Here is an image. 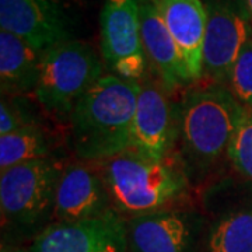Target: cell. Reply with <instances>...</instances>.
Returning <instances> with one entry per match:
<instances>
[{"label": "cell", "instance_id": "6da1fadb", "mask_svg": "<svg viewBox=\"0 0 252 252\" xmlns=\"http://www.w3.org/2000/svg\"><path fill=\"white\" fill-rule=\"evenodd\" d=\"M175 162L190 184L203 182L227 157L247 109L225 84L203 83L184 93Z\"/></svg>", "mask_w": 252, "mask_h": 252}, {"label": "cell", "instance_id": "7a4b0ae2", "mask_svg": "<svg viewBox=\"0 0 252 252\" xmlns=\"http://www.w3.org/2000/svg\"><path fill=\"white\" fill-rule=\"evenodd\" d=\"M140 81L104 74L69 117L70 144L84 162L105 161L130 147Z\"/></svg>", "mask_w": 252, "mask_h": 252}, {"label": "cell", "instance_id": "3957f363", "mask_svg": "<svg viewBox=\"0 0 252 252\" xmlns=\"http://www.w3.org/2000/svg\"><path fill=\"white\" fill-rule=\"evenodd\" d=\"M97 165L111 206L124 219L174 206L185 198L190 185L175 161L152 160L130 149Z\"/></svg>", "mask_w": 252, "mask_h": 252}, {"label": "cell", "instance_id": "277c9868", "mask_svg": "<svg viewBox=\"0 0 252 252\" xmlns=\"http://www.w3.org/2000/svg\"><path fill=\"white\" fill-rule=\"evenodd\" d=\"M63 167L56 157H45L0 172L3 225L36 237L52 224L56 187Z\"/></svg>", "mask_w": 252, "mask_h": 252}, {"label": "cell", "instance_id": "5b68a950", "mask_svg": "<svg viewBox=\"0 0 252 252\" xmlns=\"http://www.w3.org/2000/svg\"><path fill=\"white\" fill-rule=\"evenodd\" d=\"M104 76V66L93 46L72 39L42 54L34 97L48 115L69 121L77 101Z\"/></svg>", "mask_w": 252, "mask_h": 252}, {"label": "cell", "instance_id": "8992f818", "mask_svg": "<svg viewBox=\"0 0 252 252\" xmlns=\"http://www.w3.org/2000/svg\"><path fill=\"white\" fill-rule=\"evenodd\" d=\"M205 7L206 32L200 81L227 84L252 23L241 0H206Z\"/></svg>", "mask_w": 252, "mask_h": 252}, {"label": "cell", "instance_id": "52a82bcc", "mask_svg": "<svg viewBox=\"0 0 252 252\" xmlns=\"http://www.w3.org/2000/svg\"><path fill=\"white\" fill-rule=\"evenodd\" d=\"M99 30L101 54L111 74L142 80L147 59L140 35V0H104Z\"/></svg>", "mask_w": 252, "mask_h": 252}, {"label": "cell", "instance_id": "ba28073f", "mask_svg": "<svg viewBox=\"0 0 252 252\" xmlns=\"http://www.w3.org/2000/svg\"><path fill=\"white\" fill-rule=\"evenodd\" d=\"M130 252H198L205 219L190 207L170 206L125 219Z\"/></svg>", "mask_w": 252, "mask_h": 252}, {"label": "cell", "instance_id": "9c48e42d", "mask_svg": "<svg viewBox=\"0 0 252 252\" xmlns=\"http://www.w3.org/2000/svg\"><path fill=\"white\" fill-rule=\"evenodd\" d=\"M180 104L158 80H144L136 104L130 150L147 158L165 161L175 150Z\"/></svg>", "mask_w": 252, "mask_h": 252}, {"label": "cell", "instance_id": "30bf717a", "mask_svg": "<svg viewBox=\"0 0 252 252\" xmlns=\"http://www.w3.org/2000/svg\"><path fill=\"white\" fill-rule=\"evenodd\" d=\"M0 28L45 52L74 39L76 20L63 0H0Z\"/></svg>", "mask_w": 252, "mask_h": 252}, {"label": "cell", "instance_id": "8fae6325", "mask_svg": "<svg viewBox=\"0 0 252 252\" xmlns=\"http://www.w3.org/2000/svg\"><path fill=\"white\" fill-rule=\"evenodd\" d=\"M26 252H130L126 221L115 210L79 221L52 223Z\"/></svg>", "mask_w": 252, "mask_h": 252}, {"label": "cell", "instance_id": "7c38bea8", "mask_svg": "<svg viewBox=\"0 0 252 252\" xmlns=\"http://www.w3.org/2000/svg\"><path fill=\"white\" fill-rule=\"evenodd\" d=\"M114 210L107 184L94 162L64 165L56 187L54 223L79 221Z\"/></svg>", "mask_w": 252, "mask_h": 252}, {"label": "cell", "instance_id": "4fadbf2b", "mask_svg": "<svg viewBox=\"0 0 252 252\" xmlns=\"http://www.w3.org/2000/svg\"><path fill=\"white\" fill-rule=\"evenodd\" d=\"M140 35L147 64L157 80L174 93L192 81L160 10L153 0H140Z\"/></svg>", "mask_w": 252, "mask_h": 252}, {"label": "cell", "instance_id": "5bb4252c", "mask_svg": "<svg viewBox=\"0 0 252 252\" xmlns=\"http://www.w3.org/2000/svg\"><path fill=\"white\" fill-rule=\"evenodd\" d=\"M161 13L192 83L202 80L206 7L202 0H153Z\"/></svg>", "mask_w": 252, "mask_h": 252}, {"label": "cell", "instance_id": "9a60e30c", "mask_svg": "<svg viewBox=\"0 0 252 252\" xmlns=\"http://www.w3.org/2000/svg\"><path fill=\"white\" fill-rule=\"evenodd\" d=\"M42 54L17 35L0 31V87L1 95L34 94Z\"/></svg>", "mask_w": 252, "mask_h": 252}, {"label": "cell", "instance_id": "2e32d148", "mask_svg": "<svg viewBox=\"0 0 252 252\" xmlns=\"http://www.w3.org/2000/svg\"><path fill=\"white\" fill-rule=\"evenodd\" d=\"M203 252H252V209L219 215L207 227Z\"/></svg>", "mask_w": 252, "mask_h": 252}, {"label": "cell", "instance_id": "e0dca14e", "mask_svg": "<svg viewBox=\"0 0 252 252\" xmlns=\"http://www.w3.org/2000/svg\"><path fill=\"white\" fill-rule=\"evenodd\" d=\"M54 136L42 124L0 136V172L38 158L54 157Z\"/></svg>", "mask_w": 252, "mask_h": 252}, {"label": "cell", "instance_id": "ac0fdd59", "mask_svg": "<svg viewBox=\"0 0 252 252\" xmlns=\"http://www.w3.org/2000/svg\"><path fill=\"white\" fill-rule=\"evenodd\" d=\"M35 104L28 95H3L0 104V136L41 124Z\"/></svg>", "mask_w": 252, "mask_h": 252}, {"label": "cell", "instance_id": "d6986e66", "mask_svg": "<svg viewBox=\"0 0 252 252\" xmlns=\"http://www.w3.org/2000/svg\"><path fill=\"white\" fill-rule=\"evenodd\" d=\"M225 86L244 108L252 112V30L235 61Z\"/></svg>", "mask_w": 252, "mask_h": 252}, {"label": "cell", "instance_id": "ffe728a7", "mask_svg": "<svg viewBox=\"0 0 252 252\" xmlns=\"http://www.w3.org/2000/svg\"><path fill=\"white\" fill-rule=\"evenodd\" d=\"M227 158L244 178L252 181V112L245 111L230 144Z\"/></svg>", "mask_w": 252, "mask_h": 252}, {"label": "cell", "instance_id": "44dd1931", "mask_svg": "<svg viewBox=\"0 0 252 252\" xmlns=\"http://www.w3.org/2000/svg\"><path fill=\"white\" fill-rule=\"evenodd\" d=\"M243 1V6L245 11H247V14H248V17L251 20L252 23V0H241Z\"/></svg>", "mask_w": 252, "mask_h": 252}]
</instances>
